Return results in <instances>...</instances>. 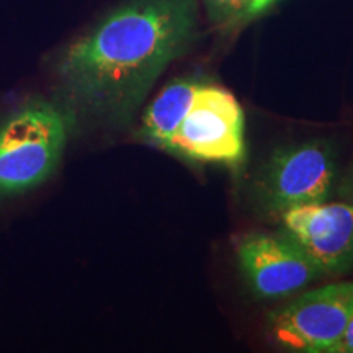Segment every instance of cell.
Listing matches in <instances>:
<instances>
[{
    "mask_svg": "<svg viewBox=\"0 0 353 353\" xmlns=\"http://www.w3.org/2000/svg\"><path fill=\"white\" fill-rule=\"evenodd\" d=\"M332 353H353V312L342 337L339 339V342L332 348Z\"/></svg>",
    "mask_w": 353,
    "mask_h": 353,
    "instance_id": "10",
    "label": "cell"
},
{
    "mask_svg": "<svg viewBox=\"0 0 353 353\" xmlns=\"http://www.w3.org/2000/svg\"><path fill=\"white\" fill-rule=\"evenodd\" d=\"M244 112L228 88L201 82L167 152L200 164L239 167L245 157Z\"/></svg>",
    "mask_w": 353,
    "mask_h": 353,
    "instance_id": "3",
    "label": "cell"
},
{
    "mask_svg": "<svg viewBox=\"0 0 353 353\" xmlns=\"http://www.w3.org/2000/svg\"><path fill=\"white\" fill-rule=\"evenodd\" d=\"M198 33V0H121L52 56L57 94L70 114L126 126Z\"/></svg>",
    "mask_w": 353,
    "mask_h": 353,
    "instance_id": "1",
    "label": "cell"
},
{
    "mask_svg": "<svg viewBox=\"0 0 353 353\" xmlns=\"http://www.w3.org/2000/svg\"><path fill=\"white\" fill-rule=\"evenodd\" d=\"M283 232L293 239L322 275H341L353 265V205L322 201L280 214Z\"/></svg>",
    "mask_w": 353,
    "mask_h": 353,
    "instance_id": "7",
    "label": "cell"
},
{
    "mask_svg": "<svg viewBox=\"0 0 353 353\" xmlns=\"http://www.w3.org/2000/svg\"><path fill=\"white\" fill-rule=\"evenodd\" d=\"M353 312V281L306 291L268 314V335L290 352L332 353Z\"/></svg>",
    "mask_w": 353,
    "mask_h": 353,
    "instance_id": "5",
    "label": "cell"
},
{
    "mask_svg": "<svg viewBox=\"0 0 353 353\" xmlns=\"http://www.w3.org/2000/svg\"><path fill=\"white\" fill-rule=\"evenodd\" d=\"M211 25L219 30H231L249 20L254 0H201Z\"/></svg>",
    "mask_w": 353,
    "mask_h": 353,
    "instance_id": "9",
    "label": "cell"
},
{
    "mask_svg": "<svg viewBox=\"0 0 353 353\" xmlns=\"http://www.w3.org/2000/svg\"><path fill=\"white\" fill-rule=\"evenodd\" d=\"M72 114L64 105L28 99L0 114V201L46 182L59 165Z\"/></svg>",
    "mask_w": 353,
    "mask_h": 353,
    "instance_id": "2",
    "label": "cell"
},
{
    "mask_svg": "<svg viewBox=\"0 0 353 353\" xmlns=\"http://www.w3.org/2000/svg\"><path fill=\"white\" fill-rule=\"evenodd\" d=\"M237 265L247 286L260 299L298 293L322 272L286 232H249L234 242Z\"/></svg>",
    "mask_w": 353,
    "mask_h": 353,
    "instance_id": "6",
    "label": "cell"
},
{
    "mask_svg": "<svg viewBox=\"0 0 353 353\" xmlns=\"http://www.w3.org/2000/svg\"><path fill=\"white\" fill-rule=\"evenodd\" d=\"M335 180V154L327 141L312 139L275 151L262 167L255 193L272 214L327 201Z\"/></svg>",
    "mask_w": 353,
    "mask_h": 353,
    "instance_id": "4",
    "label": "cell"
},
{
    "mask_svg": "<svg viewBox=\"0 0 353 353\" xmlns=\"http://www.w3.org/2000/svg\"><path fill=\"white\" fill-rule=\"evenodd\" d=\"M201 82V79L182 77L167 83L144 110L136 138L167 152L172 136L187 117Z\"/></svg>",
    "mask_w": 353,
    "mask_h": 353,
    "instance_id": "8",
    "label": "cell"
},
{
    "mask_svg": "<svg viewBox=\"0 0 353 353\" xmlns=\"http://www.w3.org/2000/svg\"><path fill=\"white\" fill-rule=\"evenodd\" d=\"M275 2H276V0H254L252 7H250V12H249V20L254 19V17L260 15V13L267 10V8Z\"/></svg>",
    "mask_w": 353,
    "mask_h": 353,
    "instance_id": "11",
    "label": "cell"
}]
</instances>
